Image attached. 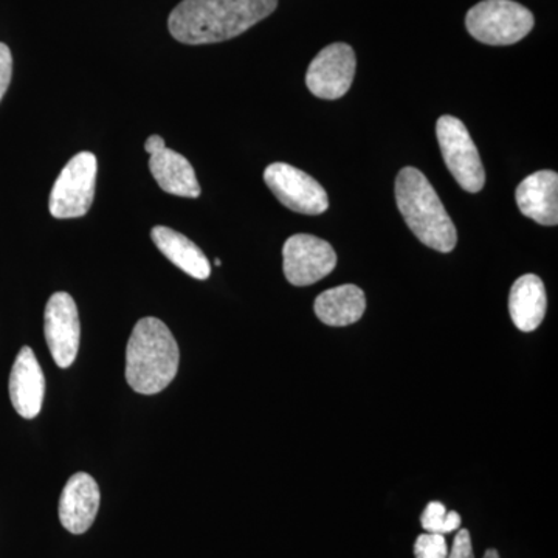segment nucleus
<instances>
[{
	"label": "nucleus",
	"mask_w": 558,
	"mask_h": 558,
	"mask_svg": "<svg viewBox=\"0 0 558 558\" xmlns=\"http://www.w3.org/2000/svg\"><path fill=\"white\" fill-rule=\"evenodd\" d=\"M278 0H182L168 17L172 38L190 46L236 38L277 10Z\"/></svg>",
	"instance_id": "f257e3e1"
},
{
	"label": "nucleus",
	"mask_w": 558,
	"mask_h": 558,
	"mask_svg": "<svg viewBox=\"0 0 558 558\" xmlns=\"http://www.w3.org/2000/svg\"><path fill=\"white\" fill-rule=\"evenodd\" d=\"M179 360L178 341L170 328L159 318H142L128 341V384L138 395H157L174 380Z\"/></svg>",
	"instance_id": "f03ea898"
},
{
	"label": "nucleus",
	"mask_w": 558,
	"mask_h": 558,
	"mask_svg": "<svg viewBox=\"0 0 558 558\" xmlns=\"http://www.w3.org/2000/svg\"><path fill=\"white\" fill-rule=\"evenodd\" d=\"M396 202L407 226L422 244L440 253H450L457 247L453 220L432 183L416 168L400 170L396 179Z\"/></svg>",
	"instance_id": "7ed1b4c3"
},
{
	"label": "nucleus",
	"mask_w": 558,
	"mask_h": 558,
	"mask_svg": "<svg viewBox=\"0 0 558 558\" xmlns=\"http://www.w3.org/2000/svg\"><path fill=\"white\" fill-rule=\"evenodd\" d=\"M534 14L513 0H483L469 10L465 27L487 46H512L534 28Z\"/></svg>",
	"instance_id": "20e7f679"
},
{
	"label": "nucleus",
	"mask_w": 558,
	"mask_h": 558,
	"mask_svg": "<svg viewBox=\"0 0 558 558\" xmlns=\"http://www.w3.org/2000/svg\"><path fill=\"white\" fill-rule=\"evenodd\" d=\"M436 135L444 161L459 186L468 193H480L486 185V171L465 124L457 117H440Z\"/></svg>",
	"instance_id": "39448f33"
},
{
	"label": "nucleus",
	"mask_w": 558,
	"mask_h": 558,
	"mask_svg": "<svg viewBox=\"0 0 558 558\" xmlns=\"http://www.w3.org/2000/svg\"><path fill=\"white\" fill-rule=\"evenodd\" d=\"M95 154H76L58 175L50 194V213L57 219H75L87 215L94 204L97 183Z\"/></svg>",
	"instance_id": "423d86ee"
},
{
	"label": "nucleus",
	"mask_w": 558,
	"mask_h": 558,
	"mask_svg": "<svg viewBox=\"0 0 558 558\" xmlns=\"http://www.w3.org/2000/svg\"><path fill=\"white\" fill-rule=\"evenodd\" d=\"M264 180L275 197L286 208L301 215L317 216L329 208L326 190L307 174L289 163H271L264 171Z\"/></svg>",
	"instance_id": "0eeeda50"
},
{
	"label": "nucleus",
	"mask_w": 558,
	"mask_h": 558,
	"mask_svg": "<svg viewBox=\"0 0 558 558\" xmlns=\"http://www.w3.org/2000/svg\"><path fill=\"white\" fill-rule=\"evenodd\" d=\"M336 266L332 245L312 234H293L282 247V269L290 284L296 288L315 284Z\"/></svg>",
	"instance_id": "6e6552de"
},
{
	"label": "nucleus",
	"mask_w": 558,
	"mask_h": 558,
	"mask_svg": "<svg viewBox=\"0 0 558 558\" xmlns=\"http://www.w3.org/2000/svg\"><path fill=\"white\" fill-rule=\"evenodd\" d=\"M355 68L357 61L351 46L344 43L330 44L311 62L306 75L307 87L322 100H339L351 89Z\"/></svg>",
	"instance_id": "1a4fd4ad"
},
{
	"label": "nucleus",
	"mask_w": 558,
	"mask_h": 558,
	"mask_svg": "<svg viewBox=\"0 0 558 558\" xmlns=\"http://www.w3.org/2000/svg\"><path fill=\"white\" fill-rule=\"evenodd\" d=\"M44 332L54 363L69 368L78 354L81 337L78 307L69 293L50 296L44 312Z\"/></svg>",
	"instance_id": "9d476101"
},
{
	"label": "nucleus",
	"mask_w": 558,
	"mask_h": 558,
	"mask_svg": "<svg viewBox=\"0 0 558 558\" xmlns=\"http://www.w3.org/2000/svg\"><path fill=\"white\" fill-rule=\"evenodd\" d=\"M145 150L150 156V174L165 193L190 199L201 196L199 180L193 165L182 154L168 149L160 135H150L146 140Z\"/></svg>",
	"instance_id": "9b49d317"
},
{
	"label": "nucleus",
	"mask_w": 558,
	"mask_h": 558,
	"mask_svg": "<svg viewBox=\"0 0 558 558\" xmlns=\"http://www.w3.org/2000/svg\"><path fill=\"white\" fill-rule=\"evenodd\" d=\"M100 509V488L89 473H75L65 484L60 499V520L70 534L89 531Z\"/></svg>",
	"instance_id": "f8f14e48"
},
{
	"label": "nucleus",
	"mask_w": 558,
	"mask_h": 558,
	"mask_svg": "<svg viewBox=\"0 0 558 558\" xmlns=\"http://www.w3.org/2000/svg\"><path fill=\"white\" fill-rule=\"evenodd\" d=\"M44 395H46V379H44L38 359L31 347H24L11 368V403L20 416L35 418L43 409Z\"/></svg>",
	"instance_id": "ddd939ff"
},
{
	"label": "nucleus",
	"mask_w": 558,
	"mask_h": 558,
	"mask_svg": "<svg viewBox=\"0 0 558 558\" xmlns=\"http://www.w3.org/2000/svg\"><path fill=\"white\" fill-rule=\"evenodd\" d=\"M517 205L526 218L539 226L558 223V174L556 171H537L520 183L515 193Z\"/></svg>",
	"instance_id": "4468645a"
},
{
	"label": "nucleus",
	"mask_w": 558,
	"mask_h": 558,
	"mask_svg": "<svg viewBox=\"0 0 558 558\" xmlns=\"http://www.w3.org/2000/svg\"><path fill=\"white\" fill-rule=\"evenodd\" d=\"M548 296L537 275H523L513 282L509 295V312L521 332H534L545 319Z\"/></svg>",
	"instance_id": "2eb2a0df"
},
{
	"label": "nucleus",
	"mask_w": 558,
	"mask_h": 558,
	"mask_svg": "<svg viewBox=\"0 0 558 558\" xmlns=\"http://www.w3.org/2000/svg\"><path fill=\"white\" fill-rule=\"evenodd\" d=\"M314 311L319 322L333 328L354 325L365 314V292L354 284L326 290L315 300Z\"/></svg>",
	"instance_id": "dca6fc26"
},
{
	"label": "nucleus",
	"mask_w": 558,
	"mask_h": 558,
	"mask_svg": "<svg viewBox=\"0 0 558 558\" xmlns=\"http://www.w3.org/2000/svg\"><path fill=\"white\" fill-rule=\"evenodd\" d=\"M150 238L157 248L190 277L204 281L211 275V266L205 253L179 231L157 226L150 231Z\"/></svg>",
	"instance_id": "f3484780"
},
{
	"label": "nucleus",
	"mask_w": 558,
	"mask_h": 558,
	"mask_svg": "<svg viewBox=\"0 0 558 558\" xmlns=\"http://www.w3.org/2000/svg\"><path fill=\"white\" fill-rule=\"evenodd\" d=\"M461 515L458 512H449L446 506L439 501L429 502L421 517L422 527L428 534H451L461 526Z\"/></svg>",
	"instance_id": "a211bd4d"
},
{
	"label": "nucleus",
	"mask_w": 558,
	"mask_h": 558,
	"mask_svg": "<svg viewBox=\"0 0 558 558\" xmlns=\"http://www.w3.org/2000/svg\"><path fill=\"white\" fill-rule=\"evenodd\" d=\"M449 556V545L446 537L440 534L418 535L414 543V557L416 558H447Z\"/></svg>",
	"instance_id": "6ab92c4d"
},
{
	"label": "nucleus",
	"mask_w": 558,
	"mask_h": 558,
	"mask_svg": "<svg viewBox=\"0 0 558 558\" xmlns=\"http://www.w3.org/2000/svg\"><path fill=\"white\" fill-rule=\"evenodd\" d=\"M11 75H13V57L9 47L0 43V101L9 90Z\"/></svg>",
	"instance_id": "aec40b11"
},
{
	"label": "nucleus",
	"mask_w": 558,
	"mask_h": 558,
	"mask_svg": "<svg viewBox=\"0 0 558 558\" xmlns=\"http://www.w3.org/2000/svg\"><path fill=\"white\" fill-rule=\"evenodd\" d=\"M447 558H475L473 554L472 538L468 529H461L453 539V546L449 549Z\"/></svg>",
	"instance_id": "412c9836"
},
{
	"label": "nucleus",
	"mask_w": 558,
	"mask_h": 558,
	"mask_svg": "<svg viewBox=\"0 0 558 558\" xmlns=\"http://www.w3.org/2000/svg\"><path fill=\"white\" fill-rule=\"evenodd\" d=\"M483 558H501L499 557L497 549H488L486 554H484Z\"/></svg>",
	"instance_id": "4be33fe9"
},
{
	"label": "nucleus",
	"mask_w": 558,
	"mask_h": 558,
	"mask_svg": "<svg viewBox=\"0 0 558 558\" xmlns=\"http://www.w3.org/2000/svg\"><path fill=\"white\" fill-rule=\"evenodd\" d=\"M215 264H216V266L220 267V264H222V263H220V259H216Z\"/></svg>",
	"instance_id": "5701e85b"
}]
</instances>
